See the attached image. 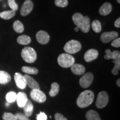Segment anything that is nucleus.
I'll return each instance as SVG.
<instances>
[{"label": "nucleus", "mask_w": 120, "mask_h": 120, "mask_svg": "<svg viewBox=\"0 0 120 120\" xmlns=\"http://www.w3.org/2000/svg\"><path fill=\"white\" fill-rule=\"evenodd\" d=\"M73 23L82 32L87 33L89 32L91 27V21L88 16H83L79 13H75L72 16Z\"/></svg>", "instance_id": "obj_1"}, {"label": "nucleus", "mask_w": 120, "mask_h": 120, "mask_svg": "<svg viewBox=\"0 0 120 120\" xmlns=\"http://www.w3.org/2000/svg\"><path fill=\"white\" fill-rule=\"evenodd\" d=\"M94 95V92L90 90H85L81 92L77 100V105L80 108L88 107L93 102Z\"/></svg>", "instance_id": "obj_2"}, {"label": "nucleus", "mask_w": 120, "mask_h": 120, "mask_svg": "<svg viewBox=\"0 0 120 120\" xmlns=\"http://www.w3.org/2000/svg\"><path fill=\"white\" fill-rule=\"evenodd\" d=\"M21 56L25 62L33 63L37 59V53L36 51L32 47H26L22 49Z\"/></svg>", "instance_id": "obj_3"}, {"label": "nucleus", "mask_w": 120, "mask_h": 120, "mask_svg": "<svg viewBox=\"0 0 120 120\" xmlns=\"http://www.w3.org/2000/svg\"><path fill=\"white\" fill-rule=\"evenodd\" d=\"M58 64L61 67L68 68L75 64V58L68 53H62L59 55L57 58Z\"/></svg>", "instance_id": "obj_4"}, {"label": "nucleus", "mask_w": 120, "mask_h": 120, "mask_svg": "<svg viewBox=\"0 0 120 120\" xmlns=\"http://www.w3.org/2000/svg\"><path fill=\"white\" fill-rule=\"evenodd\" d=\"M81 49V44L76 40H71L64 46V50L68 54H75L79 52Z\"/></svg>", "instance_id": "obj_5"}, {"label": "nucleus", "mask_w": 120, "mask_h": 120, "mask_svg": "<svg viewBox=\"0 0 120 120\" xmlns=\"http://www.w3.org/2000/svg\"><path fill=\"white\" fill-rule=\"evenodd\" d=\"M109 97L107 93L105 91H102L100 92L97 96L96 106L98 109H102L107 106L109 102Z\"/></svg>", "instance_id": "obj_6"}, {"label": "nucleus", "mask_w": 120, "mask_h": 120, "mask_svg": "<svg viewBox=\"0 0 120 120\" xmlns=\"http://www.w3.org/2000/svg\"><path fill=\"white\" fill-rule=\"evenodd\" d=\"M30 96L34 101L39 103H43L46 100V94L40 89H34L31 91Z\"/></svg>", "instance_id": "obj_7"}, {"label": "nucleus", "mask_w": 120, "mask_h": 120, "mask_svg": "<svg viewBox=\"0 0 120 120\" xmlns=\"http://www.w3.org/2000/svg\"><path fill=\"white\" fill-rule=\"evenodd\" d=\"M94 80V75L92 73L88 72L82 76L79 79V85L83 88H88L90 86Z\"/></svg>", "instance_id": "obj_8"}, {"label": "nucleus", "mask_w": 120, "mask_h": 120, "mask_svg": "<svg viewBox=\"0 0 120 120\" xmlns=\"http://www.w3.org/2000/svg\"><path fill=\"white\" fill-rule=\"evenodd\" d=\"M34 8V3L31 0H26L23 3L20 11V13L22 16H26L29 15Z\"/></svg>", "instance_id": "obj_9"}, {"label": "nucleus", "mask_w": 120, "mask_h": 120, "mask_svg": "<svg viewBox=\"0 0 120 120\" xmlns=\"http://www.w3.org/2000/svg\"><path fill=\"white\" fill-rule=\"evenodd\" d=\"M118 36V33L115 31L111 32H106L103 33L101 36V41L103 43H108L113 41L115 38H117Z\"/></svg>", "instance_id": "obj_10"}, {"label": "nucleus", "mask_w": 120, "mask_h": 120, "mask_svg": "<svg viewBox=\"0 0 120 120\" xmlns=\"http://www.w3.org/2000/svg\"><path fill=\"white\" fill-rule=\"evenodd\" d=\"M37 41L42 45H45L49 43L50 40L49 34L44 31H39L36 34Z\"/></svg>", "instance_id": "obj_11"}, {"label": "nucleus", "mask_w": 120, "mask_h": 120, "mask_svg": "<svg viewBox=\"0 0 120 120\" xmlns=\"http://www.w3.org/2000/svg\"><path fill=\"white\" fill-rule=\"evenodd\" d=\"M14 79L15 83H16L18 87L20 89H24V88H26L27 86L26 80H25L24 76L21 73L19 72L15 73Z\"/></svg>", "instance_id": "obj_12"}, {"label": "nucleus", "mask_w": 120, "mask_h": 120, "mask_svg": "<svg viewBox=\"0 0 120 120\" xmlns=\"http://www.w3.org/2000/svg\"><path fill=\"white\" fill-rule=\"evenodd\" d=\"M98 52L95 49H90L87 51L84 55V59L86 62H89L94 61L98 57Z\"/></svg>", "instance_id": "obj_13"}, {"label": "nucleus", "mask_w": 120, "mask_h": 120, "mask_svg": "<svg viewBox=\"0 0 120 120\" xmlns=\"http://www.w3.org/2000/svg\"><path fill=\"white\" fill-rule=\"evenodd\" d=\"M28 100L27 96L25 93L19 92L17 94L16 101H17V105L19 107L23 108Z\"/></svg>", "instance_id": "obj_14"}, {"label": "nucleus", "mask_w": 120, "mask_h": 120, "mask_svg": "<svg viewBox=\"0 0 120 120\" xmlns=\"http://www.w3.org/2000/svg\"><path fill=\"white\" fill-rule=\"evenodd\" d=\"M26 80V85L31 88V89H40V86H39L38 82L34 79V78L29 76L28 75H23Z\"/></svg>", "instance_id": "obj_15"}, {"label": "nucleus", "mask_w": 120, "mask_h": 120, "mask_svg": "<svg viewBox=\"0 0 120 120\" xmlns=\"http://www.w3.org/2000/svg\"><path fill=\"white\" fill-rule=\"evenodd\" d=\"M112 6L109 2L104 3L99 9V13L102 16H107L111 12Z\"/></svg>", "instance_id": "obj_16"}, {"label": "nucleus", "mask_w": 120, "mask_h": 120, "mask_svg": "<svg viewBox=\"0 0 120 120\" xmlns=\"http://www.w3.org/2000/svg\"><path fill=\"white\" fill-rule=\"evenodd\" d=\"M105 52L106 55L104 56V58L106 60H116L120 59V52L118 51H113V52H111L110 49H107L105 51Z\"/></svg>", "instance_id": "obj_17"}, {"label": "nucleus", "mask_w": 120, "mask_h": 120, "mask_svg": "<svg viewBox=\"0 0 120 120\" xmlns=\"http://www.w3.org/2000/svg\"><path fill=\"white\" fill-rule=\"evenodd\" d=\"M71 71L75 75H81L85 72L86 69L82 64H74L71 66Z\"/></svg>", "instance_id": "obj_18"}, {"label": "nucleus", "mask_w": 120, "mask_h": 120, "mask_svg": "<svg viewBox=\"0 0 120 120\" xmlns=\"http://www.w3.org/2000/svg\"><path fill=\"white\" fill-rule=\"evenodd\" d=\"M11 80L10 74L4 71H0V84L5 85Z\"/></svg>", "instance_id": "obj_19"}, {"label": "nucleus", "mask_w": 120, "mask_h": 120, "mask_svg": "<svg viewBox=\"0 0 120 120\" xmlns=\"http://www.w3.org/2000/svg\"><path fill=\"white\" fill-rule=\"evenodd\" d=\"M23 108L24 112H25V115L26 116H27L28 117L31 116L32 115L33 111H34V106H33L32 102L30 101V100H27V102Z\"/></svg>", "instance_id": "obj_20"}, {"label": "nucleus", "mask_w": 120, "mask_h": 120, "mask_svg": "<svg viewBox=\"0 0 120 120\" xmlns=\"http://www.w3.org/2000/svg\"><path fill=\"white\" fill-rule=\"evenodd\" d=\"M86 118L87 120H101L98 113L94 110H89L87 112Z\"/></svg>", "instance_id": "obj_21"}, {"label": "nucleus", "mask_w": 120, "mask_h": 120, "mask_svg": "<svg viewBox=\"0 0 120 120\" xmlns=\"http://www.w3.org/2000/svg\"><path fill=\"white\" fill-rule=\"evenodd\" d=\"M16 15V11L13 10L5 11L0 13V17L4 19H9L14 17Z\"/></svg>", "instance_id": "obj_22"}, {"label": "nucleus", "mask_w": 120, "mask_h": 120, "mask_svg": "<svg viewBox=\"0 0 120 120\" xmlns=\"http://www.w3.org/2000/svg\"><path fill=\"white\" fill-rule=\"evenodd\" d=\"M17 42L22 45H27L30 43L31 41V38L27 35H21L17 39Z\"/></svg>", "instance_id": "obj_23"}, {"label": "nucleus", "mask_w": 120, "mask_h": 120, "mask_svg": "<svg viewBox=\"0 0 120 120\" xmlns=\"http://www.w3.org/2000/svg\"><path fill=\"white\" fill-rule=\"evenodd\" d=\"M60 90V86L57 83L54 82V83H52L51 85V88L50 91L49 92V94L50 96L54 97L56 96L59 92Z\"/></svg>", "instance_id": "obj_24"}, {"label": "nucleus", "mask_w": 120, "mask_h": 120, "mask_svg": "<svg viewBox=\"0 0 120 120\" xmlns=\"http://www.w3.org/2000/svg\"><path fill=\"white\" fill-rule=\"evenodd\" d=\"M22 71L29 75H36L38 73V70L35 67H33L23 66L22 67Z\"/></svg>", "instance_id": "obj_25"}, {"label": "nucleus", "mask_w": 120, "mask_h": 120, "mask_svg": "<svg viewBox=\"0 0 120 120\" xmlns=\"http://www.w3.org/2000/svg\"><path fill=\"white\" fill-rule=\"evenodd\" d=\"M13 28L15 31L19 34L22 33L24 31V26L21 22L19 21H16L13 25Z\"/></svg>", "instance_id": "obj_26"}, {"label": "nucleus", "mask_w": 120, "mask_h": 120, "mask_svg": "<svg viewBox=\"0 0 120 120\" xmlns=\"http://www.w3.org/2000/svg\"><path fill=\"white\" fill-rule=\"evenodd\" d=\"M92 28L94 31L96 33H99L101 31L102 27L101 22L99 21L98 20H94L92 22Z\"/></svg>", "instance_id": "obj_27"}, {"label": "nucleus", "mask_w": 120, "mask_h": 120, "mask_svg": "<svg viewBox=\"0 0 120 120\" xmlns=\"http://www.w3.org/2000/svg\"><path fill=\"white\" fill-rule=\"evenodd\" d=\"M16 96H17V94H16V92L11 91L7 93L6 96V99L8 102L10 103H13L16 100Z\"/></svg>", "instance_id": "obj_28"}, {"label": "nucleus", "mask_w": 120, "mask_h": 120, "mask_svg": "<svg viewBox=\"0 0 120 120\" xmlns=\"http://www.w3.org/2000/svg\"><path fill=\"white\" fill-rule=\"evenodd\" d=\"M113 62L115 63V66L112 70V73L114 75H117L120 69V59L113 60Z\"/></svg>", "instance_id": "obj_29"}, {"label": "nucleus", "mask_w": 120, "mask_h": 120, "mask_svg": "<svg viewBox=\"0 0 120 120\" xmlns=\"http://www.w3.org/2000/svg\"><path fill=\"white\" fill-rule=\"evenodd\" d=\"M2 118L4 120H17L16 116L10 112H4Z\"/></svg>", "instance_id": "obj_30"}, {"label": "nucleus", "mask_w": 120, "mask_h": 120, "mask_svg": "<svg viewBox=\"0 0 120 120\" xmlns=\"http://www.w3.org/2000/svg\"><path fill=\"white\" fill-rule=\"evenodd\" d=\"M55 4L57 7H65L68 5V2L67 0H56Z\"/></svg>", "instance_id": "obj_31"}, {"label": "nucleus", "mask_w": 120, "mask_h": 120, "mask_svg": "<svg viewBox=\"0 0 120 120\" xmlns=\"http://www.w3.org/2000/svg\"><path fill=\"white\" fill-rule=\"evenodd\" d=\"M7 3H8L9 7L11 8V10L16 11H17L18 8H19L18 4H16V1H15V0H8Z\"/></svg>", "instance_id": "obj_32"}, {"label": "nucleus", "mask_w": 120, "mask_h": 120, "mask_svg": "<svg viewBox=\"0 0 120 120\" xmlns=\"http://www.w3.org/2000/svg\"><path fill=\"white\" fill-rule=\"evenodd\" d=\"M47 116L44 112H40L38 115H37V120H47Z\"/></svg>", "instance_id": "obj_33"}, {"label": "nucleus", "mask_w": 120, "mask_h": 120, "mask_svg": "<svg viewBox=\"0 0 120 120\" xmlns=\"http://www.w3.org/2000/svg\"><path fill=\"white\" fill-rule=\"evenodd\" d=\"M15 116L17 117V120H27L28 118V117L26 116L25 114L21 113H17L15 115Z\"/></svg>", "instance_id": "obj_34"}, {"label": "nucleus", "mask_w": 120, "mask_h": 120, "mask_svg": "<svg viewBox=\"0 0 120 120\" xmlns=\"http://www.w3.org/2000/svg\"><path fill=\"white\" fill-rule=\"evenodd\" d=\"M112 46H113L114 47H120V38H115V40H113L112 41L111 43Z\"/></svg>", "instance_id": "obj_35"}, {"label": "nucleus", "mask_w": 120, "mask_h": 120, "mask_svg": "<svg viewBox=\"0 0 120 120\" xmlns=\"http://www.w3.org/2000/svg\"><path fill=\"white\" fill-rule=\"evenodd\" d=\"M55 120H67L66 118L64 117L62 114L60 113H57L55 114Z\"/></svg>", "instance_id": "obj_36"}, {"label": "nucleus", "mask_w": 120, "mask_h": 120, "mask_svg": "<svg viewBox=\"0 0 120 120\" xmlns=\"http://www.w3.org/2000/svg\"><path fill=\"white\" fill-rule=\"evenodd\" d=\"M115 26L117 28L120 27V18H118L115 22Z\"/></svg>", "instance_id": "obj_37"}, {"label": "nucleus", "mask_w": 120, "mask_h": 120, "mask_svg": "<svg viewBox=\"0 0 120 120\" xmlns=\"http://www.w3.org/2000/svg\"><path fill=\"white\" fill-rule=\"evenodd\" d=\"M120 79H117V81H116L117 85V86H118V87H120Z\"/></svg>", "instance_id": "obj_38"}, {"label": "nucleus", "mask_w": 120, "mask_h": 120, "mask_svg": "<svg viewBox=\"0 0 120 120\" xmlns=\"http://www.w3.org/2000/svg\"><path fill=\"white\" fill-rule=\"evenodd\" d=\"M79 30V28L78 27H76L75 28V31H76V32H78Z\"/></svg>", "instance_id": "obj_39"}, {"label": "nucleus", "mask_w": 120, "mask_h": 120, "mask_svg": "<svg viewBox=\"0 0 120 120\" xmlns=\"http://www.w3.org/2000/svg\"><path fill=\"white\" fill-rule=\"evenodd\" d=\"M10 104V103H9V102H7L6 103V106H9V105Z\"/></svg>", "instance_id": "obj_40"}, {"label": "nucleus", "mask_w": 120, "mask_h": 120, "mask_svg": "<svg viewBox=\"0 0 120 120\" xmlns=\"http://www.w3.org/2000/svg\"><path fill=\"white\" fill-rule=\"evenodd\" d=\"M117 2L118 3V4H120V0H117Z\"/></svg>", "instance_id": "obj_41"}, {"label": "nucleus", "mask_w": 120, "mask_h": 120, "mask_svg": "<svg viewBox=\"0 0 120 120\" xmlns=\"http://www.w3.org/2000/svg\"><path fill=\"white\" fill-rule=\"evenodd\" d=\"M27 120H29V119H27Z\"/></svg>", "instance_id": "obj_42"}, {"label": "nucleus", "mask_w": 120, "mask_h": 120, "mask_svg": "<svg viewBox=\"0 0 120 120\" xmlns=\"http://www.w3.org/2000/svg\"><path fill=\"white\" fill-rule=\"evenodd\" d=\"M0 1H1V0H0Z\"/></svg>", "instance_id": "obj_43"}]
</instances>
